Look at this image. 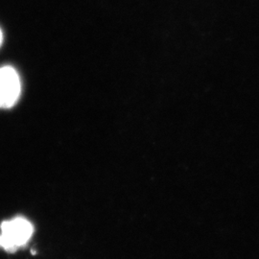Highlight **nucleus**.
Returning <instances> with one entry per match:
<instances>
[{"instance_id": "obj_1", "label": "nucleus", "mask_w": 259, "mask_h": 259, "mask_svg": "<svg viewBox=\"0 0 259 259\" xmlns=\"http://www.w3.org/2000/svg\"><path fill=\"white\" fill-rule=\"evenodd\" d=\"M34 228L27 219L17 217L0 226V249L14 251L25 246L32 237Z\"/></svg>"}, {"instance_id": "obj_2", "label": "nucleus", "mask_w": 259, "mask_h": 259, "mask_svg": "<svg viewBox=\"0 0 259 259\" xmlns=\"http://www.w3.org/2000/svg\"><path fill=\"white\" fill-rule=\"evenodd\" d=\"M21 91L20 79L11 66L0 68V108L13 107L19 100Z\"/></svg>"}, {"instance_id": "obj_3", "label": "nucleus", "mask_w": 259, "mask_h": 259, "mask_svg": "<svg viewBox=\"0 0 259 259\" xmlns=\"http://www.w3.org/2000/svg\"><path fill=\"white\" fill-rule=\"evenodd\" d=\"M2 39H3V35H2L1 30H0V46H1V44H2Z\"/></svg>"}]
</instances>
